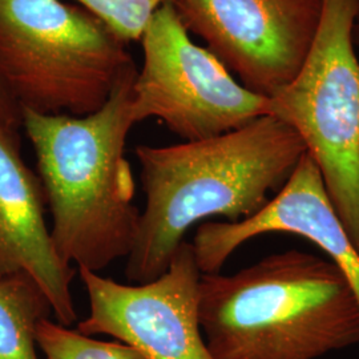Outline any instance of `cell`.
Here are the masks:
<instances>
[{
    "label": "cell",
    "mask_w": 359,
    "mask_h": 359,
    "mask_svg": "<svg viewBox=\"0 0 359 359\" xmlns=\"http://www.w3.org/2000/svg\"><path fill=\"white\" fill-rule=\"evenodd\" d=\"M124 77L102 108L90 115L22 111L34 147L55 248L68 265L102 271L133 248L142 213L126 142L136 124L132 86Z\"/></svg>",
    "instance_id": "obj_2"
},
{
    "label": "cell",
    "mask_w": 359,
    "mask_h": 359,
    "mask_svg": "<svg viewBox=\"0 0 359 359\" xmlns=\"http://www.w3.org/2000/svg\"><path fill=\"white\" fill-rule=\"evenodd\" d=\"M140 43L142 68L132 86L136 124L158 118L182 142H197L270 115L269 99L248 90L196 44L173 4L154 13Z\"/></svg>",
    "instance_id": "obj_6"
},
{
    "label": "cell",
    "mask_w": 359,
    "mask_h": 359,
    "mask_svg": "<svg viewBox=\"0 0 359 359\" xmlns=\"http://www.w3.org/2000/svg\"><path fill=\"white\" fill-rule=\"evenodd\" d=\"M22 108L13 100L11 93L0 79V121L19 129L22 127Z\"/></svg>",
    "instance_id": "obj_14"
},
{
    "label": "cell",
    "mask_w": 359,
    "mask_h": 359,
    "mask_svg": "<svg viewBox=\"0 0 359 359\" xmlns=\"http://www.w3.org/2000/svg\"><path fill=\"white\" fill-rule=\"evenodd\" d=\"M354 41H355V47H357V51L359 52V13L358 15H357L355 26H354Z\"/></svg>",
    "instance_id": "obj_15"
},
{
    "label": "cell",
    "mask_w": 359,
    "mask_h": 359,
    "mask_svg": "<svg viewBox=\"0 0 359 359\" xmlns=\"http://www.w3.org/2000/svg\"><path fill=\"white\" fill-rule=\"evenodd\" d=\"M268 233H290L317 245L345 274L359 302V252L348 237L323 185L321 172L306 152L269 203L237 222H206L193 238L203 274L219 273L245 243Z\"/></svg>",
    "instance_id": "obj_9"
},
{
    "label": "cell",
    "mask_w": 359,
    "mask_h": 359,
    "mask_svg": "<svg viewBox=\"0 0 359 359\" xmlns=\"http://www.w3.org/2000/svg\"><path fill=\"white\" fill-rule=\"evenodd\" d=\"M198 313L215 359H318L359 345V302L329 258L290 249L203 274Z\"/></svg>",
    "instance_id": "obj_3"
},
{
    "label": "cell",
    "mask_w": 359,
    "mask_h": 359,
    "mask_svg": "<svg viewBox=\"0 0 359 359\" xmlns=\"http://www.w3.org/2000/svg\"><path fill=\"white\" fill-rule=\"evenodd\" d=\"M173 6L189 34L233 76L270 97L304 65L323 0H176Z\"/></svg>",
    "instance_id": "obj_7"
},
{
    "label": "cell",
    "mask_w": 359,
    "mask_h": 359,
    "mask_svg": "<svg viewBox=\"0 0 359 359\" xmlns=\"http://www.w3.org/2000/svg\"><path fill=\"white\" fill-rule=\"evenodd\" d=\"M46 196L20 152L19 129L0 121V277L23 273L46 294L56 321L77 320L75 269L59 256L44 218Z\"/></svg>",
    "instance_id": "obj_10"
},
{
    "label": "cell",
    "mask_w": 359,
    "mask_h": 359,
    "mask_svg": "<svg viewBox=\"0 0 359 359\" xmlns=\"http://www.w3.org/2000/svg\"><path fill=\"white\" fill-rule=\"evenodd\" d=\"M51 305L23 273L0 277V359H39L36 329Z\"/></svg>",
    "instance_id": "obj_11"
},
{
    "label": "cell",
    "mask_w": 359,
    "mask_h": 359,
    "mask_svg": "<svg viewBox=\"0 0 359 359\" xmlns=\"http://www.w3.org/2000/svg\"><path fill=\"white\" fill-rule=\"evenodd\" d=\"M359 0H323L321 23L299 71L268 97L270 115L294 129L359 252Z\"/></svg>",
    "instance_id": "obj_5"
},
{
    "label": "cell",
    "mask_w": 359,
    "mask_h": 359,
    "mask_svg": "<svg viewBox=\"0 0 359 359\" xmlns=\"http://www.w3.org/2000/svg\"><path fill=\"white\" fill-rule=\"evenodd\" d=\"M136 69L127 43L83 7L0 0V79L22 111L90 115Z\"/></svg>",
    "instance_id": "obj_4"
},
{
    "label": "cell",
    "mask_w": 359,
    "mask_h": 359,
    "mask_svg": "<svg viewBox=\"0 0 359 359\" xmlns=\"http://www.w3.org/2000/svg\"><path fill=\"white\" fill-rule=\"evenodd\" d=\"M36 344L47 359H147L127 344L99 341L48 318L39 322Z\"/></svg>",
    "instance_id": "obj_12"
},
{
    "label": "cell",
    "mask_w": 359,
    "mask_h": 359,
    "mask_svg": "<svg viewBox=\"0 0 359 359\" xmlns=\"http://www.w3.org/2000/svg\"><path fill=\"white\" fill-rule=\"evenodd\" d=\"M126 43L140 41L154 13L176 0H76Z\"/></svg>",
    "instance_id": "obj_13"
},
{
    "label": "cell",
    "mask_w": 359,
    "mask_h": 359,
    "mask_svg": "<svg viewBox=\"0 0 359 359\" xmlns=\"http://www.w3.org/2000/svg\"><path fill=\"white\" fill-rule=\"evenodd\" d=\"M90 314L77 332L105 334L135 347L147 359H215L200 323L201 270L192 244L184 241L156 280L126 285L79 269Z\"/></svg>",
    "instance_id": "obj_8"
},
{
    "label": "cell",
    "mask_w": 359,
    "mask_h": 359,
    "mask_svg": "<svg viewBox=\"0 0 359 359\" xmlns=\"http://www.w3.org/2000/svg\"><path fill=\"white\" fill-rule=\"evenodd\" d=\"M306 148L294 129L271 115L197 142L139 145L147 197L126 274L148 283L168 269L184 237L209 217H252L290 177Z\"/></svg>",
    "instance_id": "obj_1"
}]
</instances>
